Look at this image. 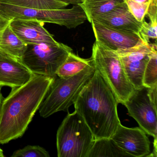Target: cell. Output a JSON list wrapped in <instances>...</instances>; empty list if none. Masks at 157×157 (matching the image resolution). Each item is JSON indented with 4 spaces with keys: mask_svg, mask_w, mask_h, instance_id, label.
<instances>
[{
    "mask_svg": "<svg viewBox=\"0 0 157 157\" xmlns=\"http://www.w3.org/2000/svg\"><path fill=\"white\" fill-rule=\"evenodd\" d=\"M125 0H84L80 4L90 23L93 17L109 12L124 3Z\"/></svg>",
    "mask_w": 157,
    "mask_h": 157,
    "instance_id": "ac0fdd59",
    "label": "cell"
},
{
    "mask_svg": "<svg viewBox=\"0 0 157 157\" xmlns=\"http://www.w3.org/2000/svg\"><path fill=\"white\" fill-rule=\"evenodd\" d=\"M61 2L68 5L72 4L73 5H80L82 3L84 0H58Z\"/></svg>",
    "mask_w": 157,
    "mask_h": 157,
    "instance_id": "4316f807",
    "label": "cell"
},
{
    "mask_svg": "<svg viewBox=\"0 0 157 157\" xmlns=\"http://www.w3.org/2000/svg\"><path fill=\"white\" fill-rule=\"evenodd\" d=\"M139 35L143 42L146 44L150 43L151 39L156 40L157 38V22L147 23L145 20H143Z\"/></svg>",
    "mask_w": 157,
    "mask_h": 157,
    "instance_id": "603a6c76",
    "label": "cell"
},
{
    "mask_svg": "<svg viewBox=\"0 0 157 157\" xmlns=\"http://www.w3.org/2000/svg\"><path fill=\"white\" fill-rule=\"evenodd\" d=\"M91 24L96 41L111 50L128 49L145 43L138 34L116 30L94 22Z\"/></svg>",
    "mask_w": 157,
    "mask_h": 157,
    "instance_id": "8fae6325",
    "label": "cell"
},
{
    "mask_svg": "<svg viewBox=\"0 0 157 157\" xmlns=\"http://www.w3.org/2000/svg\"><path fill=\"white\" fill-rule=\"evenodd\" d=\"M12 20H9L0 13V36L5 29L10 25Z\"/></svg>",
    "mask_w": 157,
    "mask_h": 157,
    "instance_id": "484cf974",
    "label": "cell"
},
{
    "mask_svg": "<svg viewBox=\"0 0 157 157\" xmlns=\"http://www.w3.org/2000/svg\"><path fill=\"white\" fill-rule=\"evenodd\" d=\"M90 59L118 103L124 104L135 90L128 79L118 53L95 41Z\"/></svg>",
    "mask_w": 157,
    "mask_h": 157,
    "instance_id": "277c9868",
    "label": "cell"
},
{
    "mask_svg": "<svg viewBox=\"0 0 157 157\" xmlns=\"http://www.w3.org/2000/svg\"><path fill=\"white\" fill-rule=\"evenodd\" d=\"M1 88L2 87L0 86V108H1V106L2 104L3 100L2 94L1 92Z\"/></svg>",
    "mask_w": 157,
    "mask_h": 157,
    "instance_id": "f1b7e54d",
    "label": "cell"
},
{
    "mask_svg": "<svg viewBox=\"0 0 157 157\" xmlns=\"http://www.w3.org/2000/svg\"><path fill=\"white\" fill-rule=\"evenodd\" d=\"M16 35L27 44L57 41L44 27V23L34 20L13 19L10 24Z\"/></svg>",
    "mask_w": 157,
    "mask_h": 157,
    "instance_id": "5bb4252c",
    "label": "cell"
},
{
    "mask_svg": "<svg viewBox=\"0 0 157 157\" xmlns=\"http://www.w3.org/2000/svg\"><path fill=\"white\" fill-rule=\"evenodd\" d=\"M95 69L92 64L72 77L63 78L56 75L38 109L40 115L47 118L57 112L68 111L92 77Z\"/></svg>",
    "mask_w": 157,
    "mask_h": 157,
    "instance_id": "3957f363",
    "label": "cell"
},
{
    "mask_svg": "<svg viewBox=\"0 0 157 157\" xmlns=\"http://www.w3.org/2000/svg\"><path fill=\"white\" fill-rule=\"evenodd\" d=\"M130 116L136 120L146 134L157 139V106L150 99L148 88L135 90L124 103Z\"/></svg>",
    "mask_w": 157,
    "mask_h": 157,
    "instance_id": "ba28073f",
    "label": "cell"
},
{
    "mask_svg": "<svg viewBox=\"0 0 157 157\" xmlns=\"http://www.w3.org/2000/svg\"><path fill=\"white\" fill-rule=\"evenodd\" d=\"M12 157H49L48 151L39 146L28 145L22 149L15 151L13 153Z\"/></svg>",
    "mask_w": 157,
    "mask_h": 157,
    "instance_id": "44dd1931",
    "label": "cell"
},
{
    "mask_svg": "<svg viewBox=\"0 0 157 157\" xmlns=\"http://www.w3.org/2000/svg\"><path fill=\"white\" fill-rule=\"evenodd\" d=\"M118 104L112 90L95 69L74 105L96 140L112 138L115 133L121 124Z\"/></svg>",
    "mask_w": 157,
    "mask_h": 157,
    "instance_id": "7a4b0ae2",
    "label": "cell"
},
{
    "mask_svg": "<svg viewBox=\"0 0 157 157\" xmlns=\"http://www.w3.org/2000/svg\"><path fill=\"white\" fill-rule=\"evenodd\" d=\"M92 64L90 58H82L71 52L58 70L56 75L63 78L72 77L90 67Z\"/></svg>",
    "mask_w": 157,
    "mask_h": 157,
    "instance_id": "e0dca14e",
    "label": "cell"
},
{
    "mask_svg": "<svg viewBox=\"0 0 157 157\" xmlns=\"http://www.w3.org/2000/svg\"><path fill=\"white\" fill-rule=\"evenodd\" d=\"M54 78L33 74L25 84L12 89L0 108V144L23 136Z\"/></svg>",
    "mask_w": 157,
    "mask_h": 157,
    "instance_id": "6da1fadb",
    "label": "cell"
},
{
    "mask_svg": "<svg viewBox=\"0 0 157 157\" xmlns=\"http://www.w3.org/2000/svg\"><path fill=\"white\" fill-rule=\"evenodd\" d=\"M112 139L129 157H146L150 154V141L140 128H128L120 124Z\"/></svg>",
    "mask_w": 157,
    "mask_h": 157,
    "instance_id": "30bf717a",
    "label": "cell"
},
{
    "mask_svg": "<svg viewBox=\"0 0 157 157\" xmlns=\"http://www.w3.org/2000/svg\"><path fill=\"white\" fill-rule=\"evenodd\" d=\"M0 13L9 20H34L55 24L69 29L75 28L87 20L84 10L80 5L70 9L38 10L13 5L0 0Z\"/></svg>",
    "mask_w": 157,
    "mask_h": 157,
    "instance_id": "8992f818",
    "label": "cell"
},
{
    "mask_svg": "<svg viewBox=\"0 0 157 157\" xmlns=\"http://www.w3.org/2000/svg\"><path fill=\"white\" fill-rule=\"evenodd\" d=\"M95 139L78 113H68L57 132L58 157H87Z\"/></svg>",
    "mask_w": 157,
    "mask_h": 157,
    "instance_id": "5b68a950",
    "label": "cell"
},
{
    "mask_svg": "<svg viewBox=\"0 0 157 157\" xmlns=\"http://www.w3.org/2000/svg\"><path fill=\"white\" fill-rule=\"evenodd\" d=\"M71 52L70 47L57 42L30 44L21 60L33 74L55 77Z\"/></svg>",
    "mask_w": 157,
    "mask_h": 157,
    "instance_id": "52a82bcc",
    "label": "cell"
},
{
    "mask_svg": "<svg viewBox=\"0 0 157 157\" xmlns=\"http://www.w3.org/2000/svg\"><path fill=\"white\" fill-rule=\"evenodd\" d=\"M33 73L17 59L0 50V86L11 89L25 84Z\"/></svg>",
    "mask_w": 157,
    "mask_h": 157,
    "instance_id": "7c38bea8",
    "label": "cell"
},
{
    "mask_svg": "<svg viewBox=\"0 0 157 157\" xmlns=\"http://www.w3.org/2000/svg\"><path fill=\"white\" fill-rule=\"evenodd\" d=\"M129 157L112 138L95 140L87 157Z\"/></svg>",
    "mask_w": 157,
    "mask_h": 157,
    "instance_id": "2e32d148",
    "label": "cell"
},
{
    "mask_svg": "<svg viewBox=\"0 0 157 157\" xmlns=\"http://www.w3.org/2000/svg\"><path fill=\"white\" fill-rule=\"evenodd\" d=\"M142 21L136 20L124 2L109 12L93 17L90 23L94 22L116 30L139 34Z\"/></svg>",
    "mask_w": 157,
    "mask_h": 157,
    "instance_id": "4fadbf2b",
    "label": "cell"
},
{
    "mask_svg": "<svg viewBox=\"0 0 157 157\" xmlns=\"http://www.w3.org/2000/svg\"><path fill=\"white\" fill-rule=\"evenodd\" d=\"M157 44L143 43L136 46L116 51L121 59L128 79L135 90L143 88V74L146 65Z\"/></svg>",
    "mask_w": 157,
    "mask_h": 157,
    "instance_id": "9c48e42d",
    "label": "cell"
},
{
    "mask_svg": "<svg viewBox=\"0 0 157 157\" xmlns=\"http://www.w3.org/2000/svg\"><path fill=\"white\" fill-rule=\"evenodd\" d=\"M142 84L150 88L157 85V51L154 50L146 65L143 74Z\"/></svg>",
    "mask_w": 157,
    "mask_h": 157,
    "instance_id": "ffe728a7",
    "label": "cell"
},
{
    "mask_svg": "<svg viewBox=\"0 0 157 157\" xmlns=\"http://www.w3.org/2000/svg\"><path fill=\"white\" fill-rule=\"evenodd\" d=\"M27 46L13 32L10 24L0 36V50L17 59L21 60Z\"/></svg>",
    "mask_w": 157,
    "mask_h": 157,
    "instance_id": "9a60e30c",
    "label": "cell"
},
{
    "mask_svg": "<svg viewBox=\"0 0 157 157\" xmlns=\"http://www.w3.org/2000/svg\"><path fill=\"white\" fill-rule=\"evenodd\" d=\"M125 2L131 14L137 21L142 22L146 15L148 3H139L133 0H125Z\"/></svg>",
    "mask_w": 157,
    "mask_h": 157,
    "instance_id": "7402d4cb",
    "label": "cell"
},
{
    "mask_svg": "<svg viewBox=\"0 0 157 157\" xmlns=\"http://www.w3.org/2000/svg\"><path fill=\"white\" fill-rule=\"evenodd\" d=\"M157 0H150L147 10L146 15L148 17L150 22H157Z\"/></svg>",
    "mask_w": 157,
    "mask_h": 157,
    "instance_id": "cb8c5ba5",
    "label": "cell"
},
{
    "mask_svg": "<svg viewBox=\"0 0 157 157\" xmlns=\"http://www.w3.org/2000/svg\"><path fill=\"white\" fill-rule=\"evenodd\" d=\"M157 85L150 88H148V93L151 101L152 103L157 106Z\"/></svg>",
    "mask_w": 157,
    "mask_h": 157,
    "instance_id": "d4e9b609",
    "label": "cell"
},
{
    "mask_svg": "<svg viewBox=\"0 0 157 157\" xmlns=\"http://www.w3.org/2000/svg\"><path fill=\"white\" fill-rule=\"evenodd\" d=\"M4 157V153H3V151L0 147V157Z\"/></svg>",
    "mask_w": 157,
    "mask_h": 157,
    "instance_id": "f546056e",
    "label": "cell"
},
{
    "mask_svg": "<svg viewBox=\"0 0 157 157\" xmlns=\"http://www.w3.org/2000/svg\"><path fill=\"white\" fill-rule=\"evenodd\" d=\"M13 5L28 9L58 10L64 9L67 4L58 0H2Z\"/></svg>",
    "mask_w": 157,
    "mask_h": 157,
    "instance_id": "d6986e66",
    "label": "cell"
},
{
    "mask_svg": "<svg viewBox=\"0 0 157 157\" xmlns=\"http://www.w3.org/2000/svg\"><path fill=\"white\" fill-rule=\"evenodd\" d=\"M133 1L139 3H148L150 1V0H133Z\"/></svg>",
    "mask_w": 157,
    "mask_h": 157,
    "instance_id": "83f0119b",
    "label": "cell"
}]
</instances>
